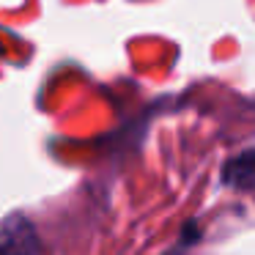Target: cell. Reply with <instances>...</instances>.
Masks as SVG:
<instances>
[{
    "label": "cell",
    "instance_id": "6da1fadb",
    "mask_svg": "<svg viewBox=\"0 0 255 255\" xmlns=\"http://www.w3.org/2000/svg\"><path fill=\"white\" fill-rule=\"evenodd\" d=\"M222 184L244 192H255V148L242 151L222 167Z\"/></svg>",
    "mask_w": 255,
    "mask_h": 255
},
{
    "label": "cell",
    "instance_id": "7a4b0ae2",
    "mask_svg": "<svg viewBox=\"0 0 255 255\" xmlns=\"http://www.w3.org/2000/svg\"><path fill=\"white\" fill-rule=\"evenodd\" d=\"M39 242L33 236V228L22 217H8L0 222V250H36Z\"/></svg>",
    "mask_w": 255,
    "mask_h": 255
}]
</instances>
